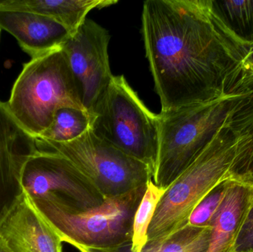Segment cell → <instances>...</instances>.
<instances>
[{
	"label": "cell",
	"instance_id": "obj_1",
	"mask_svg": "<svg viewBox=\"0 0 253 252\" xmlns=\"http://www.w3.org/2000/svg\"><path fill=\"white\" fill-rule=\"evenodd\" d=\"M141 32L161 112L244 90L249 44L221 22L212 0H147Z\"/></svg>",
	"mask_w": 253,
	"mask_h": 252
},
{
	"label": "cell",
	"instance_id": "obj_2",
	"mask_svg": "<svg viewBox=\"0 0 253 252\" xmlns=\"http://www.w3.org/2000/svg\"><path fill=\"white\" fill-rule=\"evenodd\" d=\"M253 91L228 92L207 102L161 112L159 149L152 179L155 184L168 189L228 124Z\"/></svg>",
	"mask_w": 253,
	"mask_h": 252
},
{
	"label": "cell",
	"instance_id": "obj_3",
	"mask_svg": "<svg viewBox=\"0 0 253 252\" xmlns=\"http://www.w3.org/2000/svg\"><path fill=\"white\" fill-rule=\"evenodd\" d=\"M228 124L167 189L149 227L147 242L165 239L188 224L201 202L232 179L237 140Z\"/></svg>",
	"mask_w": 253,
	"mask_h": 252
},
{
	"label": "cell",
	"instance_id": "obj_4",
	"mask_svg": "<svg viewBox=\"0 0 253 252\" xmlns=\"http://www.w3.org/2000/svg\"><path fill=\"white\" fill-rule=\"evenodd\" d=\"M147 184L120 196L105 198L84 211L69 208L50 195L30 198L62 242L93 251L119 252L130 245L132 224Z\"/></svg>",
	"mask_w": 253,
	"mask_h": 252
},
{
	"label": "cell",
	"instance_id": "obj_5",
	"mask_svg": "<svg viewBox=\"0 0 253 252\" xmlns=\"http://www.w3.org/2000/svg\"><path fill=\"white\" fill-rule=\"evenodd\" d=\"M5 103L13 118L35 138L48 128L60 108L87 112L62 49L25 64Z\"/></svg>",
	"mask_w": 253,
	"mask_h": 252
},
{
	"label": "cell",
	"instance_id": "obj_6",
	"mask_svg": "<svg viewBox=\"0 0 253 252\" xmlns=\"http://www.w3.org/2000/svg\"><path fill=\"white\" fill-rule=\"evenodd\" d=\"M91 129L153 174L159 149L158 115L149 110L124 75H114L92 111Z\"/></svg>",
	"mask_w": 253,
	"mask_h": 252
},
{
	"label": "cell",
	"instance_id": "obj_7",
	"mask_svg": "<svg viewBox=\"0 0 253 252\" xmlns=\"http://www.w3.org/2000/svg\"><path fill=\"white\" fill-rule=\"evenodd\" d=\"M36 139L40 150L56 152L69 160L105 199L127 193L153 179L148 166L98 136L91 127L66 143Z\"/></svg>",
	"mask_w": 253,
	"mask_h": 252
},
{
	"label": "cell",
	"instance_id": "obj_8",
	"mask_svg": "<svg viewBox=\"0 0 253 252\" xmlns=\"http://www.w3.org/2000/svg\"><path fill=\"white\" fill-rule=\"evenodd\" d=\"M21 186L30 198L50 195L69 208L84 211L99 207L105 198L69 160L56 152L40 150L25 163Z\"/></svg>",
	"mask_w": 253,
	"mask_h": 252
},
{
	"label": "cell",
	"instance_id": "obj_9",
	"mask_svg": "<svg viewBox=\"0 0 253 252\" xmlns=\"http://www.w3.org/2000/svg\"><path fill=\"white\" fill-rule=\"evenodd\" d=\"M110 39L108 30L86 19L61 48L82 104L90 115L114 77L108 54Z\"/></svg>",
	"mask_w": 253,
	"mask_h": 252
},
{
	"label": "cell",
	"instance_id": "obj_10",
	"mask_svg": "<svg viewBox=\"0 0 253 252\" xmlns=\"http://www.w3.org/2000/svg\"><path fill=\"white\" fill-rule=\"evenodd\" d=\"M38 151L37 139L26 131L0 101V223L23 194L21 173Z\"/></svg>",
	"mask_w": 253,
	"mask_h": 252
},
{
	"label": "cell",
	"instance_id": "obj_11",
	"mask_svg": "<svg viewBox=\"0 0 253 252\" xmlns=\"http://www.w3.org/2000/svg\"><path fill=\"white\" fill-rule=\"evenodd\" d=\"M0 238L12 252H62V241L23 192L0 223Z\"/></svg>",
	"mask_w": 253,
	"mask_h": 252
},
{
	"label": "cell",
	"instance_id": "obj_12",
	"mask_svg": "<svg viewBox=\"0 0 253 252\" xmlns=\"http://www.w3.org/2000/svg\"><path fill=\"white\" fill-rule=\"evenodd\" d=\"M0 30L11 34L31 59L60 50L69 31L56 21L32 12L0 9Z\"/></svg>",
	"mask_w": 253,
	"mask_h": 252
},
{
	"label": "cell",
	"instance_id": "obj_13",
	"mask_svg": "<svg viewBox=\"0 0 253 252\" xmlns=\"http://www.w3.org/2000/svg\"><path fill=\"white\" fill-rule=\"evenodd\" d=\"M253 195V186L231 180L221 207L212 223L207 252H230Z\"/></svg>",
	"mask_w": 253,
	"mask_h": 252
},
{
	"label": "cell",
	"instance_id": "obj_14",
	"mask_svg": "<svg viewBox=\"0 0 253 252\" xmlns=\"http://www.w3.org/2000/svg\"><path fill=\"white\" fill-rule=\"evenodd\" d=\"M117 2V0H5L0 9L47 16L63 25L72 35L86 20L89 12Z\"/></svg>",
	"mask_w": 253,
	"mask_h": 252
},
{
	"label": "cell",
	"instance_id": "obj_15",
	"mask_svg": "<svg viewBox=\"0 0 253 252\" xmlns=\"http://www.w3.org/2000/svg\"><path fill=\"white\" fill-rule=\"evenodd\" d=\"M228 125L237 140L232 179L253 186V91Z\"/></svg>",
	"mask_w": 253,
	"mask_h": 252
},
{
	"label": "cell",
	"instance_id": "obj_16",
	"mask_svg": "<svg viewBox=\"0 0 253 252\" xmlns=\"http://www.w3.org/2000/svg\"><path fill=\"white\" fill-rule=\"evenodd\" d=\"M212 226L187 224L163 240L147 242L141 252H207Z\"/></svg>",
	"mask_w": 253,
	"mask_h": 252
},
{
	"label": "cell",
	"instance_id": "obj_17",
	"mask_svg": "<svg viewBox=\"0 0 253 252\" xmlns=\"http://www.w3.org/2000/svg\"><path fill=\"white\" fill-rule=\"evenodd\" d=\"M91 127V117L85 111L73 108L58 109L48 128L36 139L55 143L75 140Z\"/></svg>",
	"mask_w": 253,
	"mask_h": 252
},
{
	"label": "cell",
	"instance_id": "obj_18",
	"mask_svg": "<svg viewBox=\"0 0 253 252\" xmlns=\"http://www.w3.org/2000/svg\"><path fill=\"white\" fill-rule=\"evenodd\" d=\"M214 10L227 29L242 42L253 43V0L213 1Z\"/></svg>",
	"mask_w": 253,
	"mask_h": 252
},
{
	"label": "cell",
	"instance_id": "obj_19",
	"mask_svg": "<svg viewBox=\"0 0 253 252\" xmlns=\"http://www.w3.org/2000/svg\"><path fill=\"white\" fill-rule=\"evenodd\" d=\"M166 190L158 187L152 179L147 182L144 196L134 216L129 252H141L147 244L149 227L156 207Z\"/></svg>",
	"mask_w": 253,
	"mask_h": 252
},
{
	"label": "cell",
	"instance_id": "obj_20",
	"mask_svg": "<svg viewBox=\"0 0 253 252\" xmlns=\"http://www.w3.org/2000/svg\"><path fill=\"white\" fill-rule=\"evenodd\" d=\"M230 180L224 182L211 192L196 207L189 219V224L212 226V221L225 198Z\"/></svg>",
	"mask_w": 253,
	"mask_h": 252
},
{
	"label": "cell",
	"instance_id": "obj_21",
	"mask_svg": "<svg viewBox=\"0 0 253 252\" xmlns=\"http://www.w3.org/2000/svg\"><path fill=\"white\" fill-rule=\"evenodd\" d=\"M230 252H253V195Z\"/></svg>",
	"mask_w": 253,
	"mask_h": 252
},
{
	"label": "cell",
	"instance_id": "obj_22",
	"mask_svg": "<svg viewBox=\"0 0 253 252\" xmlns=\"http://www.w3.org/2000/svg\"><path fill=\"white\" fill-rule=\"evenodd\" d=\"M242 85L245 90H253V43L249 44L242 62Z\"/></svg>",
	"mask_w": 253,
	"mask_h": 252
},
{
	"label": "cell",
	"instance_id": "obj_23",
	"mask_svg": "<svg viewBox=\"0 0 253 252\" xmlns=\"http://www.w3.org/2000/svg\"><path fill=\"white\" fill-rule=\"evenodd\" d=\"M0 252H12L1 238H0Z\"/></svg>",
	"mask_w": 253,
	"mask_h": 252
},
{
	"label": "cell",
	"instance_id": "obj_24",
	"mask_svg": "<svg viewBox=\"0 0 253 252\" xmlns=\"http://www.w3.org/2000/svg\"><path fill=\"white\" fill-rule=\"evenodd\" d=\"M74 248L77 249L80 252H113L108 251H93V250H87V249L84 248V247H80V246H74Z\"/></svg>",
	"mask_w": 253,
	"mask_h": 252
},
{
	"label": "cell",
	"instance_id": "obj_25",
	"mask_svg": "<svg viewBox=\"0 0 253 252\" xmlns=\"http://www.w3.org/2000/svg\"><path fill=\"white\" fill-rule=\"evenodd\" d=\"M4 1H5V0H0V7L4 4Z\"/></svg>",
	"mask_w": 253,
	"mask_h": 252
},
{
	"label": "cell",
	"instance_id": "obj_26",
	"mask_svg": "<svg viewBox=\"0 0 253 252\" xmlns=\"http://www.w3.org/2000/svg\"><path fill=\"white\" fill-rule=\"evenodd\" d=\"M0 33H1V30H0Z\"/></svg>",
	"mask_w": 253,
	"mask_h": 252
}]
</instances>
